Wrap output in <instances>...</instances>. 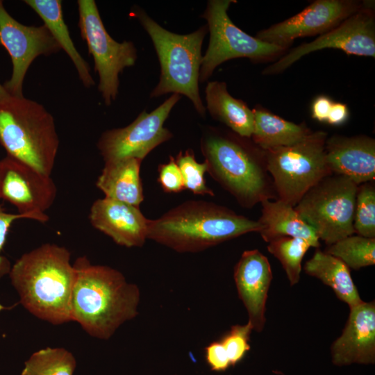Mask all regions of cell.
Returning a JSON list of instances; mask_svg holds the SVG:
<instances>
[{"instance_id": "cell-24", "label": "cell", "mask_w": 375, "mask_h": 375, "mask_svg": "<svg viewBox=\"0 0 375 375\" xmlns=\"http://www.w3.org/2000/svg\"><path fill=\"white\" fill-rule=\"evenodd\" d=\"M24 2L32 8L43 20L61 49L69 57L78 72L79 78L86 88L95 85L90 74L88 63L76 49L65 24L62 1L60 0H25Z\"/></svg>"}, {"instance_id": "cell-29", "label": "cell", "mask_w": 375, "mask_h": 375, "mask_svg": "<svg viewBox=\"0 0 375 375\" xmlns=\"http://www.w3.org/2000/svg\"><path fill=\"white\" fill-rule=\"evenodd\" d=\"M353 230L357 235L375 238V188L372 181L358 186Z\"/></svg>"}, {"instance_id": "cell-12", "label": "cell", "mask_w": 375, "mask_h": 375, "mask_svg": "<svg viewBox=\"0 0 375 375\" xmlns=\"http://www.w3.org/2000/svg\"><path fill=\"white\" fill-rule=\"evenodd\" d=\"M324 49H340L347 54L375 58V15L372 3L310 42L302 44L266 67L265 75L280 73L303 56Z\"/></svg>"}, {"instance_id": "cell-30", "label": "cell", "mask_w": 375, "mask_h": 375, "mask_svg": "<svg viewBox=\"0 0 375 375\" xmlns=\"http://www.w3.org/2000/svg\"><path fill=\"white\" fill-rule=\"evenodd\" d=\"M174 158L182 174L185 189L194 194L215 195L214 192L206 185V163L197 162L192 149L179 152Z\"/></svg>"}, {"instance_id": "cell-21", "label": "cell", "mask_w": 375, "mask_h": 375, "mask_svg": "<svg viewBox=\"0 0 375 375\" xmlns=\"http://www.w3.org/2000/svg\"><path fill=\"white\" fill-rule=\"evenodd\" d=\"M142 160L128 158L105 163L96 185L106 198L139 207L144 201L140 172Z\"/></svg>"}, {"instance_id": "cell-37", "label": "cell", "mask_w": 375, "mask_h": 375, "mask_svg": "<svg viewBox=\"0 0 375 375\" xmlns=\"http://www.w3.org/2000/svg\"><path fill=\"white\" fill-rule=\"evenodd\" d=\"M10 96L7 91L5 90L4 87L0 84V101H2Z\"/></svg>"}, {"instance_id": "cell-18", "label": "cell", "mask_w": 375, "mask_h": 375, "mask_svg": "<svg viewBox=\"0 0 375 375\" xmlns=\"http://www.w3.org/2000/svg\"><path fill=\"white\" fill-rule=\"evenodd\" d=\"M89 219L93 227L124 247H142L148 239L149 219L133 205L98 199L90 208Z\"/></svg>"}, {"instance_id": "cell-16", "label": "cell", "mask_w": 375, "mask_h": 375, "mask_svg": "<svg viewBox=\"0 0 375 375\" xmlns=\"http://www.w3.org/2000/svg\"><path fill=\"white\" fill-rule=\"evenodd\" d=\"M342 334L332 344L333 363L338 367L375 362V303L350 308Z\"/></svg>"}, {"instance_id": "cell-15", "label": "cell", "mask_w": 375, "mask_h": 375, "mask_svg": "<svg viewBox=\"0 0 375 375\" xmlns=\"http://www.w3.org/2000/svg\"><path fill=\"white\" fill-rule=\"evenodd\" d=\"M365 4L351 0H316L295 15L259 31L256 37L285 49L298 38L326 33Z\"/></svg>"}, {"instance_id": "cell-32", "label": "cell", "mask_w": 375, "mask_h": 375, "mask_svg": "<svg viewBox=\"0 0 375 375\" xmlns=\"http://www.w3.org/2000/svg\"><path fill=\"white\" fill-rule=\"evenodd\" d=\"M158 181L164 192L178 193L185 190L182 174L172 156L167 162L158 165Z\"/></svg>"}, {"instance_id": "cell-4", "label": "cell", "mask_w": 375, "mask_h": 375, "mask_svg": "<svg viewBox=\"0 0 375 375\" xmlns=\"http://www.w3.org/2000/svg\"><path fill=\"white\" fill-rule=\"evenodd\" d=\"M261 228L258 221L223 206L190 200L149 219L148 239L180 253H195Z\"/></svg>"}, {"instance_id": "cell-25", "label": "cell", "mask_w": 375, "mask_h": 375, "mask_svg": "<svg viewBox=\"0 0 375 375\" xmlns=\"http://www.w3.org/2000/svg\"><path fill=\"white\" fill-rule=\"evenodd\" d=\"M252 142L262 150L295 144L312 131L305 124L287 121L262 108L253 109Z\"/></svg>"}, {"instance_id": "cell-31", "label": "cell", "mask_w": 375, "mask_h": 375, "mask_svg": "<svg viewBox=\"0 0 375 375\" xmlns=\"http://www.w3.org/2000/svg\"><path fill=\"white\" fill-rule=\"evenodd\" d=\"M252 331V326L249 322L243 325H234L219 340L227 353L231 366L240 362L249 351Z\"/></svg>"}, {"instance_id": "cell-19", "label": "cell", "mask_w": 375, "mask_h": 375, "mask_svg": "<svg viewBox=\"0 0 375 375\" xmlns=\"http://www.w3.org/2000/svg\"><path fill=\"white\" fill-rule=\"evenodd\" d=\"M325 153L327 164L333 174L347 177L358 185L374 181V138L366 135H332L326 140Z\"/></svg>"}, {"instance_id": "cell-2", "label": "cell", "mask_w": 375, "mask_h": 375, "mask_svg": "<svg viewBox=\"0 0 375 375\" xmlns=\"http://www.w3.org/2000/svg\"><path fill=\"white\" fill-rule=\"evenodd\" d=\"M64 247L45 243L23 254L9 275L23 306L53 324L72 322L71 299L76 274Z\"/></svg>"}, {"instance_id": "cell-8", "label": "cell", "mask_w": 375, "mask_h": 375, "mask_svg": "<svg viewBox=\"0 0 375 375\" xmlns=\"http://www.w3.org/2000/svg\"><path fill=\"white\" fill-rule=\"evenodd\" d=\"M358 186L347 177L332 174L311 188L294 208L319 240L333 244L354 233Z\"/></svg>"}, {"instance_id": "cell-34", "label": "cell", "mask_w": 375, "mask_h": 375, "mask_svg": "<svg viewBox=\"0 0 375 375\" xmlns=\"http://www.w3.org/2000/svg\"><path fill=\"white\" fill-rule=\"evenodd\" d=\"M205 359L212 371L224 372L231 366L227 353L219 340L210 343L205 348Z\"/></svg>"}, {"instance_id": "cell-3", "label": "cell", "mask_w": 375, "mask_h": 375, "mask_svg": "<svg viewBox=\"0 0 375 375\" xmlns=\"http://www.w3.org/2000/svg\"><path fill=\"white\" fill-rule=\"evenodd\" d=\"M249 139L208 126L200 140L207 172L247 208L276 197L263 150Z\"/></svg>"}, {"instance_id": "cell-5", "label": "cell", "mask_w": 375, "mask_h": 375, "mask_svg": "<svg viewBox=\"0 0 375 375\" xmlns=\"http://www.w3.org/2000/svg\"><path fill=\"white\" fill-rule=\"evenodd\" d=\"M130 15L138 19L149 35L160 67L159 81L150 94L156 98L168 93L188 97L197 113L206 117V106L199 93L202 44L208 32L206 24L189 34L172 33L157 23L143 9L133 8Z\"/></svg>"}, {"instance_id": "cell-33", "label": "cell", "mask_w": 375, "mask_h": 375, "mask_svg": "<svg viewBox=\"0 0 375 375\" xmlns=\"http://www.w3.org/2000/svg\"><path fill=\"white\" fill-rule=\"evenodd\" d=\"M25 219L19 213L13 214L7 212L5 208L0 205V279L7 274H9L11 265L9 260L1 255V252L5 244L9 229L12 223L19 219Z\"/></svg>"}, {"instance_id": "cell-10", "label": "cell", "mask_w": 375, "mask_h": 375, "mask_svg": "<svg viewBox=\"0 0 375 375\" xmlns=\"http://www.w3.org/2000/svg\"><path fill=\"white\" fill-rule=\"evenodd\" d=\"M77 4L78 26L94 58V70L99 78L98 90L104 103L110 106L118 94L119 74L137 60V49L133 42H119L109 35L94 0H78Z\"/></svg>"}, {"instance_id": "cell-13", "label": "cell", "mask_w": 375, "mask_h": 375, "mask_svg": "<svg viewBox=\"0 0 375 375\" xmlns=\"http://www.w3.org/2000/svg\"><path fill=\"white\" fill-rule=\"evenodd\" d=\"M56 194L51 176L8 156L0 160V199L13 205L25 219L48 222L46 211L53 204Z\"/></svg>"}, {"instance_id": "cell-23", "label": "cell", "mask_w": 375, "mask_h": 375, "mask_svg": "<svg viewBox=\"0 0 375 375\" xmlns=\"http://www.w3.org/2000/svg\"><path fill=\"white\" fill-rule=\"evenodd\" d=\"M303 270L309 276L329 286L337 297L346 303L349 308L363 301L351 278L349 268L339 258L317 249L305 263Z\"/></svg>"}, {"instance_id": "cell-36", "label": "cell", "mask_w": 375, "mask_h": 375, "mask_svg": "<svg viewBox=\"0 0 375 375\" xmlns=\"http://www.w3.org/2000/svg\"><path fill=\"white\" fill-rule=\"evenodd\" d=\"M349 115V108L345 103L333 102L326 123L332 126H341L347 121Z\"/></svg>"}, {"instance_id": "cell-35", "label": "cell", "mask_w": 375, "mask_h": 375, "mask_svg": "<svg viewBox=\"0 0 375 375\" xmlns=\"http://www.w3.org/2000/svg\"><path fill=\"white\" fill-rule=\"evenodd\" d=\"M333 101L327 96L317 97L311 105V115L320 122H326L328 115Z\"/></svg>"}, {"instance_id": "cell-17", "label": "cell", "mask_w": 375, "mask_h": 375, "mask_svg": "<svg viewBox=\"0 0 375 375\" xmlns=\"http://www.w3.org/2000/svg\"><path fill=\"white\" fill-rule=\"evenodd\" d=\"M233 277L248 322L260 333L266 322L265 306L273 278L267 258L258 249L244 251L234 267Z\"/></svg>"}, {"instance_id": "cell-9", "label": "cell", "mask_w": 375, "mask_h": 375, "mask_svg": "<svg viewBox=\"0 0 375 375\" xmlns=\"http://www.w3.org/2000/svg\"><path fill=\"white\" fill-rule=\"evenodd\" d=\"M233 0H210L201 17L207 22L208 46L202 57L199 83L207 81L223 62L247 58L253 61L270 60L285 49L253 37L238 28L230 19L228 10Z\"/></svg>"}, {"instance_id": "cell-11", "label": "cell", "mask_w": 375, "mask_h": 375, "mask_svg": "<svg viewBox=\"0 0 375 375\" xmlns=\"http://www.w3.org/2000/svg\"><path fill=\"white\" fill-rule=\"evenodd\" d=\"M181 95L172 94L150 112L143 110L128 126L104 131L97 142V149L105 163L128 158H144L173 134L164 126Z\"/></svg>"}, {"instance_id": "cell-7", "label": "cell", "mask_w": 375, "mask_h": 375, "mask_svg": "<svg viewBox=\"0 0 375 375\" xmlns=\"http://www.w3.org/2000/svg\"><path fill=\"white\" fill-rule=\"evenodd\" d=\"M327 138L323 131H312L295 144L263 150L277 199L294 207L311 188L333 174L326 159Z\"/></svg>"}, {"instance_id": "cell-26", "label": "cell", "mask_w": 375, "mask_h": 375, "mask_svg": "<svg viewBox=\"0 0 375 375\" xmlns=\"http://www.w3.org/2000/svg\"><path fill=\"white\" fill-rule=\"evenodd\" d=\"M76 360L64 348L47 347L33 353L24 363L22 375H73Z\"/></svg>"}, {"instance_id": "cell-22", "label": "cell", "mask_w": 375, "mask_h": 375, "mask_svg": "<svg viewBox=\"0 0 375 375\" xmlns=\"http://www.w3.org/2000/svg\"><path fill=\"white\" fill-rule=\"evenodd\" d=\"M206 110L210 116L240 136L251 138L254 124L253 110L231 96L224 81H208L205 89Z\"/></svg>"}, {"instance_id": "cell-20", "label": "cell", "mask_w": 375, "mask_h": 375, "mask_svg": "<svg viewBox=\"0 0 375 375\" xmlns=\"http://www.w3.org/2000/svg\"><path fill=\"white\" fill-rule=\"evenodd\" d=\"M260 203L261 216L258 222L262 228L259 233L266 242L282 237H290L303 239L312 247H319V239L315 229L294 206L279 199H265Z\"/></svg>"}, {"instance_id": "cell-27", "label": "cell", "mask_w": 375, "mask_h": 375, "mask_svg": "<svg viewBox=\"0 0 375 375\" xmlns=\"http://www.w3.org/2000/svg\"><path fill=\"white\" fill-rule=\"evenodd\" d=\"M324 251L349 268L359 269L375 264V238L351 235L328 245Z\"/></svg>"}, {"instance_id": "cell-28", "label": "cell", "mask_w": 375, "mask_h": 375, "mask_svg": "<svg viewBox=\"0 0 375 375\" xmlns=\"http://www.w3.org/2000/svg\"><path fill=\"white\" fill-rule=\"evenodd\" d=\"M310 244L299 238L282 237L268 242L267 250L281 262L291 285L300 280L301 262Z\"/></svg>"}, {"instance_id": "cell-6", "label": "cell", "mask_w": 375, "mask_h": 375, "mask_svg": "<svg viewBox=\"0 0 375 375\" xmlns=\"http://www.w3.org/2000/svg\"><path fill=\"white\" fill-rule=\"evenodd\" d=\"M53 115L23 97L0 101V144L7 156L51 176L59 147Z\"/></svg>"}, {"instance_id": "cell-1", "label": "cell", "mask_w": 375, "mask_h": 375, "mask_svg": "<svg viewBox=\"0 0 375 375\" xmlns=\"http://www.w3.org/2000/svg\"><path fill=\"white\" fill-rule=\"evenodd\" d=\"M73 266L72 319L90 335L108 340L122 324L138 315L139 288L118 270L92 265L86 256L78 258Z\"/></svg>"}, {"instance_id": "cell-14", "label": "cell", "mask_w": 375, "mask_h": 375, "mask_svg": "<svg viewBox=\"0 0 375 375\" xmlns=\"http://www.w3.org/2000/svg\"><path fill=\"white\" fill-rule=\"evenodd\" d=\"M0 44L10 56L12 73L3 85L12 97H23L22 86L28 67L40 56H49L61 50L47 27L26 26L6 10L0 1Z\"/></svg>"}]
</instances>
